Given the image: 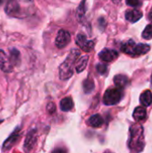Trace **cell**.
I'll list each match as a JSON object with an SVG mask.
<instances>
[{"mask_svg": "<svg viewBox=\"0 0 152 153\" xmlns=\"http://www.w3.org/2000/svg\"><path fill=\"white\" fill-rule=\"evenodd\" d=\"M47 111H48L50 114H53V113L56 111V105H55L53 102H51V103H49V104L47 105Z\"/></svg>", "mask_w": 152, "mask_h": 153, "instance_id": "26", "label": "cell"}, {"mask_svg": "<svg viewBox=\"0 0 152 153\" xmlns=\"http://www.w3.org/2000/svg\"><path fill=\"white\" fill-rule=\"evenodd\" d=\"M126 4L130 6H138L141 3L139 0H126Z\"/></svg>", "mask_w": 152, "mask_h": 153, "instance_id": "25", "label": "cell"}, {"mask_svg": "<svg viewBox=\"0 0 152 153\" xmlns=\"http://www.w3.org/2000/svg\"><path fill=\"white\" fill-rule=\"evenodd\" d=\"M135 47L136 44L133 39H129L126 42H125L122 47H121V50L127 55L130 56H134V50H135Z\"/></svg>", "mask_w": 152, "mask_h": 153, "instance_id": "11", "label": "cell"}, {"mask_svg": "<svg viewBox=\"0 0 152 153\" xmlns=\"http://www.w3.org/2000/svg\"><path fill=\"white\" fill-rule=\"evenodd\" d=\"M10 62L12 65H18L20 63V53L17 49H12L10 54Z\"/></svg>", "mask_w": 152, "mask_h": 153, "instance_id": "20", "label": "cell"}, {"mask_svg": "<svg viewBox=\"0 0 152 153\" xmlns=\"http://www.w3.org/2000/svg\"><path fill=\"white\" fill-rule=\"evenodd\" d=\"M151 81H152V78H151Z\"/></svg>", "mask_w": 152, "mask_h": 153, "instance_id": "31", "label": "cell"}, {"mask_svg": "<svg viewBox=\"0 0 152 153\" xmlns=\"http://www.w3.org/2000/svg\"><path fill=\"white\" fill-rule=\"evenodd\" d=\"M19 137V129H16V131H14L10 137L4 142V145H3V151H7L10 148H12V146L15 143V142L17 141Z\"/></svg>", "mask_w": 152, "mask_h": 153, "instance_id": "12", "label": "cell"}, {"mask_svg": "<svg viewBox=\"0 0 152 153\" xmlns=\"http://www.w3.org/2000/svg\"><path fill=\"white\" fill-rule=\"evenodd\" d=\"M3 2H4V0H0V4H2Z\"/></svg>", "mask_w": 152, "mask_h": 153, "instance_id": "30", "label": "cell"}, {"mask_svg": "<svg viewBox=\"0 0 152 153\" xmlns=\"http://www.w3.org/2000/svg\"><path fill=\"white\" fill-rule=\"evenodd\" d=\"M95 85H94V82L92 80H90V79H87L84 81L83 82V89H84V91L86 93H90L93 89H94Z\"/></svg>", "mask_w": 152, "mask_h": 153, "instance_id": "21", "label": "cell"}, {"mask_svg": "<svg viewBox=\"0 0 152 153\" xmlns=\"http://www.w3.org/2000/svg\"><path fill=\"white\" fill-rule=\"evenodd\" d=\"M97 70H98V72L99 74H104L108 70V66L106 65H104V64H99V65H97Z\"/></svg>", "mask_w": 152, "mask_h": 153, "instance_id": "24", "label": "cell"}, {"mask_svg": "<svg viewBox=\"0 0 152 153\" xmlns=\"http://www.w3.org/2000/svg\"><path fill=\"white\" fill-rule=\"evenodd\" d=\"M150 48H151L150 46L146 45V44H138V45H136L135 50H134V56L145 55L146 53L149 52Z\"/></svg>", "mask_w": 152, "mask_h": 153, "instance_id": "19", "label": "cell"}, {"mask_svg": "<svg viewBox=\"0 0 152 153\" xmlns=\"http://www.w3.org/2000/svg\"><path fill=\"white\" fill-rule=\"evenodd\" d=\"M76 44L85 52H90L93 49L95 44L93 40H89L87 37L82 33L78 34L76 37Z\"/></svg>", "mask_w": 152, "mask_h": 153, "instance_id": "4", "label": "cell"}, {"mask_svg": "<svg viewBox=\"0 0 152 153\" xmlns=\"http://www.w3.org/2000/svg\"><path fill=\"white\" fill-rule=\"evenodd\" d=\"M120 1H121V0H114L115 3H118V2H120Z\"/></svg>", "mask_w": 152, "mask_h": 153, "instance_id": "29", "label": "cell"}, {"mask_svg": "<svg viewBox=\"0 0 152 153\" xmlns=\"http://www.w3.org/2000/svg\"><path fill=\"white\" fill-rule=\"evenodd\" d=\"M85 10H86V8H85V1H82L81 3V4L79 5L78 9H77V17H78L79 20H81L83 17V15L85 13Z\"/></svg>", "mask_w": 152, "mask_h": 153, "instance_id": "23", "label": "cell"}, {"mask_svg": "<svg viewBox=\"0 0 152 153\" xmlns=\"http://www.w3.org/2000/svg\"><path fill=\"white\" fill-rule=\"evenodd\" d=\"M99 56L104 62H112V61H114L115 59L117 58L118 53H117V51H116L114 49L106 48V49H103L99 54Z\"/></svg>", "mask_w": 152, "mask_h": 153, "instance_id": "7", "label": "cell"}, {"mask_svg": "<svg viewBox=\"0 0 152 153\" xmlns=\"http://www.w3.org/2000/svg\"><path fill=\"white\" fill-rule=\"evenodd\" d=\"M89 61V56H83L81 58H79V60L77 61L76 65H75V69L77 73H82L84 71V69L87 66Z\"/></svg>", "mask_w": 152, "mask_h": 153, "instance_id": "17", "label": "cell"}, {"mask_svg": "<svg viewBox=\"0 0 152 153\" xmlns=\"http://www.w3.org/2000/svg\"><path fill=\"white\" fill-rule=\"evenodd\" d=\"M37 143V131L36 130H30L25 139L24 142V151L26 152H30L33 147L35 146Z\"/></svg>", "mask_w": 152, "mask_h": 153, "instance_id": "6", "label": "cell"}, {"mask_svg": "<svg viewBox=\"0 0 152 153\" xmlns=\"http://www.w3.org/2000/svg\"><path fill=\"white\" fill-rule=\"evenodd\" d=\"M142 38H143L144 39H152L151 24L148 25V26L144 29V30H143V32H142Z\"/></svg>", "mask_w": 152, "mask_h": 153, "instance_id": "22", "label": "cell"}, {"mask_svg": "<svg viewBox=\"0 0 152 153\" xmlns=\"http://www.w3.org/2000/svg\"><path fill=\"white\" fill-rule=\"evenodd\" d=\"M131 137L129 142V147L131 151L134 153L142 152L144 148V136L143 128L140 125H134L131 127Z\"/></svg>", "mask_w": 152, "mask_h": 153, "instance_id": "2", "label": "cell"}, {"mask_svg": "<svg viewBox=\"0 0 152 153\" xmlns=\"http://www.w3.org/2000/svg\"><path fill=\"white\" fill-rule=\"evenodd\" d=\"M149 19H150L151 22H152V8L151 10V12H150V13H149Z\"/></svg>", "mask_w": 152, "mask_h": 153, "instance_id": "28", "label": "cell"}, {"mask_svg": "<svg viewBox=\"0 0 152 153\" xmlns=\"http://www.w3.org/2000/svg\"><path fill=\"white\" fill-rule=\"evenodd\" d=\"M140 101L141 103L144 106V107H148L152 103V93L151 91L147 90L144 92L142 93L141 98H140Z\"/></svg>", "mask_w": 152, "mask_h": 153, "instance_id": "16", "label": "cell"}, {"mask_svg": "<svg viewBox=\"0 0 152 153\" xmlns=\"http://www.w3.org/2000/svg\"><path fill=\"white\" fill-rule=\"evenodd\" d=\"M5 13L10 16H15L20 13V5L16 0H9L5 5Z\"/></svg>", "mask_w": 152, "mask_h": 153, "instance_id": "9", "label": "cell"}, {"mask_svg": "<svg viewBox=\"0 0 152 153\" xmlns=\"http://www.w3.org/2000/svg\"><path fill=\"white\" fill-rule=\"evenodd\" d=\"M0 69L5 73H10L13 70V65L11 64L9 57L2 49H0Z\"/></svg>", "mask_w": 152, "mask_h": 153, "instance_id": "8", "label": "cell"}, {"mask_svg": "<svg viewBox=\"0 0 152 153\" xmlns=\"http://www.w3.org/2000/svg\"><path fill=\"white\" fill-rule=\"evenodd\" d=\"M103 123H104V120H103L102 117L99 114L91 116L88 120V125L90 126L91 127H94V128L100 127L103 125Z\"/></svg>", "mask_w": 152, "mask_h": 153, "instance_id": "13", "label": "cell"}, {"mask_svg": "<svg viewBox=\"0 0 152 153\" xmlns=\"http://www.w3.org/2000/svg\"><path fill=\"white\" fill-rule=\"evenodd\" d=\"M52 153H67L66 150L64 148H56V150H54Z\"/></svg>", "mask_w": 152, "mask_h": 153, "instance_id": "27", "label": "cell"}, {"mask_svg": "<svg viewBox=\"0 0 152 153\" xmlns=\"http://www.w3.org/2000/svg\"><path fill=\"white\" fill-rule=\"evenodd\" d=\"M80 56V51L77 49H73L66 59L61 64L59 67V77L61 80H68L72 77L73 74V65Z\"/></svg>", "mask_w": 152, "mask_h": 153, "instance_id": "1", "label": "cell"}, {"mask_svg": "<svg viewBox=\"0 0 152 153\" xmlns=\"http://www.w3.org/2000/svg\"><path fill=\"white\" fill-rule=\"evenodd\" d=\"M73 107V102L71 98H65L60 101V108L62 111H70Z\"/></svg>", "mask_w": 152, "mask_h": 153, "instance_id": "18", "label": "cell"}, {"mask_svg": "<svg viewBox=\"0 0 152 153\" xmlns=\"http://www.w3.org/2000/svg\"><path fill=\"white\" fill-rule=\"evenodd\" d=\"M114 82L117 88L123 89L128 84V78L124 74H117L114 78Z\"/></svg>", "mask_w": 152, "mask_h": 153, "instance_id": "14", "label": "cell"}, {"mask_svg": "<svg viewBox=\"0 0 152 153\" xmlns=\"http://www.w3.org/2000/svg\"><path fill=\"white\" fill-rule=\"evenodd\" d=\"M142 17V13L137 9L128 10L125 13V18L130 22H136Z\"/></svg>", "mask_w": 152, "mask_h": 153, "instance_id": "10", "label": "cell"}, {"mask_svg": "<svg viewBox=\"0 0 152 153\" xmlns=\"http://www.w3.org/2000/svg\"><path fill=\"white\" fill-rule=\"evenodd\" d=\"M133 118L135 121L137 122H141V121H143L145 120L146 117H147V112L146 110L142 108V107H138L134 109L133 111Z\"/></svg>", "mask_w": 152, "mask_h": 153, "instance_id": "15", "label": "cell"}, {"mask_svg": "<svg viewBox=\"0 0 152 153\" xmlns=\"http://www.w3.org/2000/svg\"><path fill=\"white\" fill-rule=\"evenodd\" d=\"M71 40V35L67 30H60L57 33V36L56 38V46L58 48H63L66 47Z\"/></svg>", "mask_w": 152, "mask_h": 153, "instance_id": "5", "label": "cell"}, {"mask_svg": "<svg viewBox=\"0 0 152 153\" xmlns=\"http://www.w3.org/2000/svg\"><path fill=\"white\" fill-rule=\"evenodd\" d=\"M123 98V91L119 88H110L106 91L103 101L106 105L111 106L117 104Z\"/></svg>", "mask_w": 152, "mask_h": 153, "instance_id": "3", "label": "cell"}]
</instances>
